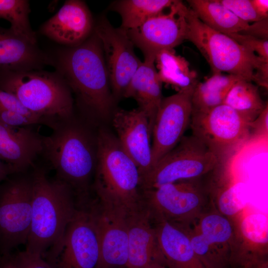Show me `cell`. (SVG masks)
I'll return each mask as SVG.
<instances>
[{
  "mask_svg": "<svg viewBox=\"0 0 268 268\" xmlns=\"http://www.w3.org/2000/svg\"><path fill=\"white\" fill-rule=\"evenodd\" d=\"M51 57L52 66L75 96L80 117L96 127L111 120L115 100L101 43L94 29L81 44L62 48Z\"/></svg>",
  "mask_w": 268,
  "mask_h": 268,
  "instance_id": "6da1fadb",
  "label": "cell"
},
{
  "mask_svg": "<svg viewBox=\"0 0 268 268\" xmlns=\"http://www.w3.org/2000/svg\"><path fill=\"white\" fill-rule=\"evenodd\" d=\"M97 128L74 115L58 122L43 138L42 155L55 171L56 178L70 188L78 206L88 204L93 199Z\"/></svg>",
  "mask_w": 268,
  "mask_h": 268,
  "instance_id": "7a4b0ae2",
  "label": "cell"
},
{
  "mask_svg": "<svg viewBox=\"0 0 268 268\" xmlns=\"http://www.w3.org/2000/svg\"><path fill=\"white\" fill-rule=\"evenodd\" d=\"M33 168L31 220L25 251L43 257L58 249L77 206L66 183L50 179L44 167Z\"/></svg>",
  "mask_w": 268,
  "mask_h": 268,
  "instance_id": "3957f363",
  "label": "cell"
},
{
  "mask_svg": "<svg viewBox=\"0 0 268 268\" xmlns=\"http://www.w3.org/2000/svg\"><path fill=\"white\" fill-rule=\"evenodd\" d=\"M97 137L95 198L105 206L131 211L141 204L139 170L116 135L104 125L98 127Z\"/></svg>",
  "mask_w": 268,
  "mask_h": 268,
  "instance_id": "277c9868",
  "label": "cell"
},
{
  "mask_svg": "<svg viewBox=\"0 0 268 268\" xmlns=\"http://www.w3.org/2000/svg\"><path fill=\"white\" fill-rule=\"evenodd\" d=\"M185 15L186 40L197 47L213 73L226 72L268 88V61L228 35L208 27L189 7Z\"/></svg>",
  "mask_w": 268,
  "mask_h": 268,
  "instance_id": "5b68a950",
  "label": "cell"
},
{
  "mask_svg": "<svg viewBox=\"0 0 268 268\" xmlns=\"http://www.w3.org/2000/svg\"><path fill=\"white\" fill-rule=\"evenodd\" d=\"M0 89L14 96L51 129L58 121L75 115L72 93L56 71H3L0 73Z\"/></svg>",
  "mask_w": 268,
  "mask_h": 268,
  "instance_id": "8992f818",
  "label": "cell"
},
{
  "mask_svg": "<svg viewBox=\"0 0 268 268\" xmlns=\"http://www.w3.org/2000/svg\"><path fill=\"white\" fill-rule=\"evenodd\" d=\"M205 177L141 191V203L151 219L194 225L212 206Z\"/></svg>",
  "mask_w": 268,
  "mask_h": 268,
  "instance_id": "52a82bcc",
  "label": "cell"
},
{
  "mask_svg": "<svg viewBox=\"0 0 268 268\" xmlns=\"http://www.w3.org/2000/svg\"><path fill=\"white\" fill-rule=\"evenodd\" d=\"M220 165L215 155L199 139L193 134L184 135L140 177V189H154L167 184L201 178Z\"/></svg>",
  "mask_w": 268,
  "mask_h": 268,
  "instance_id": "ba28073f",
  "label": "cell"
},
{
  "mask_svg": "<svg viewBox=\"0 0 268 268\" xmlns=\"http://www.w3.org/2000/svg\"><path fill=\"white\" fill-rule=\"evenodd\" d=\"M250 125L224 104L205 112L192 113L190 124L192 134L215 155L220 165L227 164L249 141Z\"/></svg>",
  "mask_w": 268,
  "mask_h": 268,
  "instance_id": "9c48e42d",
  "label": "cell"
},
{
  "mask_svg": "<svg viewBox=\"0 0 268 268\" xmlns=\"http://www.w3.org/2000/svg\"><path fill=\"white\" fill-rule=\"evenodd\" d=\"M31 173H14L0 183V256L26 245L32 213Z\"/></svg>",
  "mask_w": 268,
  "mask_h": 268,
  "instance_id": "30bf717a",
  "label": "cell"
},
{
  "mask_svg": "<svg viewBox=\"0 0 268 268\" xmlns=\"http://www.w3.org/2000/svg\"><path fill=\"white\" fill-rule=\"evenodd\" d=\"M99 242L90 204L77 209L58 249L44 259L54 268H96Z\"/></svg>",
  "mask_w": 268,
  "mask_h": 268,
  "instance_id": "8fae6325",
  "label": "cell"
},
{
  "mask_svg": "<svg viewBox=\"0 0 268 268\" xmlns=\"http://www.w3.org/2000/svg\"><path fill=\"white\" fill-rule=\"evenodd\" d=\"M187 6L175 0L167 13L150 18L139 27L127 31L134 46L143 53L144 60L154 61L157 53L174 49L186 40Z\"/></svg>",
  "mask_w": 268,
  "mask_h": 268,
  "instance_id": "7c38bea8",
  "label": "cell"
},
{
  "mask_svg": "<svg viewBox=\"0 0 268 268\" xmlns=\"http://www.w3.org/2000/svg\"><path fill=\"white\" fill-rule=\"evenodd\" d=\"M94 31L101 43L113 96L118 100L142 62L126 30L114 27L104 18L94 26Z\"/></svg>",
  "mask_w": 268,
  "mask_h": 268,
  "instance_id": "4fadbf2b",
  "label": "cell"
},
{
  "mask_svg": "<svg viewBox=\"0 0 268 268\" xmlns=\"http://www.w3.org/2000/svg\"><path fill=\"white\" fill-rule=\"evenodd\" d=\"M194 89L178 91L162 98L152 129V167L184 136L190 124Z\"/></svg>",
  "mask_w": 268,
  "mask_h": 268,
  "instance_id": "5bb4252c",
  "label": "cell"
},
{
  "mask_svg": "<svg viewBox=\"0 0 268 268\" xmlns=\"http://www.w3.org/2000/svg\"><path fill=\"white\" fill-rule=\"evenodd\" d=\"M90 206L99 242V257L96 268H126L128 260L129 212L102 205L95 198Z\"/></svg>",
  "mask_w": 268,
  "mask_h": 268,
  "instance_id": "9a60e30c",
  "label": "cell"
},
{
  "mask_svg": "<svg viewBox=\"0 0 268 268\" xmlns=\"http://www.w3.org/2000/svg\"><path fill=\"white\" fill-rule=\"evenodd\" d=\"M233 240L230 266L254 268L268 259V219L262 213L243 214L231 219Z\"/></svg>",
  "mask_w": 268,
  "mask_h": 268,
  "instance_id": "2e32d148",
  "label": "cell"
},
{
  "mask_svg": "<svg viewBox=\"0 0 268 268\" xmlns=\"http://www.w3.org/2000/svg\"><path fill=\"white\" fill-rule=\"evenodd\" d=\"M111 120L119 143L136 165L141 177L152 168L151 131L147 116L138 108L118 109Z\"/></svg>",
  "mask_w": 268,
  "mask_h": 268,
  "instance_id": "e0dca14e",
  "label": "cell"
},
{
  "mask_svg": "<svg viewBox=\"0 0 268 268\" xmlns=\"http://www.w3.org/2000/svg\"><path fill=\"white\" fill-rule=\"evenodd\" d=\"M94 27L91 13L85 2L68 0L42 25L40 32L52 40L70 47L85 41Z\"/></svg>",
  "mask_w": 268,
  "mask_h": 268,
  "instance_id": "ac0fdd59",
  "label": "cell"
},
{
  "mask_svg": "<svg viewBox=\"0 0 268 268\" xmlns=\"http://www.w3.org/2000/svg\"><path fill=\"white\" fill-rule=\"evenodd\" d=\"M34 126L12 127L0 122V159L12 174L27 172L42 154L44 136Z\"/></svg>",
  "mask_w": 268,
  "mask_h": 268,
  "instance_id": "d6986e66",
  "label": "cell"
},
{
  "mask_svg": "<svg viewBox=\"0 0 268 268\" xmlns=\"http://www.w3.org/2000/svg\"><path fill=\"white\" fill-rule=\"evenodd\" d=\"M151 221L160 252L158 262L168 268H204L192 247L190 227L166 220Z\"/></svg>",
  "mask_w": 268,
  "mask_h": 268,
  "instance_id": "ffe728a7",
  "label": "cell"
},
{
  "mask_svg": "<svg viewBox=\"0 0 268 268\" xmlns=\"http://www.w3.org/2000/svg\"><path fill=\"white\" fill-rule=\"evenodd\" d=\"M128 260L126 268H147L160 259L155 230L146 208L141 204L127 215Z\"/></svg>",
  "mask_w": 268,
  "mask_h": 268,
  "instance_id": "44dd1931",
  "label": "cell"
},
{
  "mask_svg": "<svg viewBox=\"0 0 268 268\" xmlns=\"http://www.w3.org/2000/svg\"><path fill=\"white\" fill-rule=\"evenodd\" d=\"M189 7L210 28L225 34H243L268 39V18L253 23L240 19L219 0H188Z\"/></svg>",
  "mask_w": 268,
  "mask_h": 268,
  "instance_id": "7402d4cb",
  "label": "cell"
},
{
  "mask_svg": "<svg viewBox=\"0 0 268 268\" xmlns=\"http://www.w3.org/2000/svg\"><path fill=\"white\" fill-rule=\"evenodd\" d=\"M52 65L51 57L36 44L17 35L10 28L0 26V73L40 70Z\"/></svg>",
  "mask_w": 268,
  "mask_h": 268,
  "instance_id": "603a6c76",
  "label": "cell"
},
{
  "mask_svg": "<svg viewBox=\"0 0 268 268\" xmlns=\"http://www.w3.org/2000/svg\"><path fill=\"white\" fill-rule=\"evenodd\" d=\"M154 64V61L144 60L134 74L123 94V97L132 98L137 102L138 108L147 117L151 133L163 98L162 83Z\"/></svg>",
  "mask_w": 268,
  "mask_h": 268,
  "instance_id": "cb8c5ba5",
  "label": "cell"
},
{
  "mask_svg": "<svg viewBox=\"0 0 268 268\" xmlns=\"http://www.w3.org/2000/svg\"><path fill=\"white\" fill-rule=\"evenodd\" d=\"M226 168L217 170L208 176L212 206L230 219L241 214L249 202L245 184L230 178Z\"/></svg>",
  "mask_w": 268,
  "mask_h": 268,
  "instance_id": "d4e9b609",
  "label": "cell"
},
{
  "mask_svg": "<svg viewBox=\"0 0 268 268\" xmlns=\"http://www.w3.org/2000/svg\"><path fill=\"white\" fill-rule=\"evenodd\" d=\"M194 225L230 266L233 240L232 220L211 206L201 216Z\"/></svg>",
  "mask_w": 268,
  "mask_h": 268,
  "instance_id": "484cf974",
  "label": "cell"
},
{
  "mask_svg": "<svg viewBox=\"0 0 268 268\" xmlns=\"http://www.w3.org/2000/svg\"><path fill=\"white\" fill-rule=\"evenodd\" d=\"M155 63L161 82L171 85L177 92L194 88L198 82L196 71L191 69L187 60L177 55L174 49L159 52Z\"/></svg>",
  "mask_w": 268,
  "mask_h": 268,
  "instance_id": "4316f807",
  "label": "cell"
},
{
  "mask_svg": "<svg viewBox=\"0 0 268 268\" xmlns=\"http://www.w3.org/2000/svg\"><path fill=\"white\" fill-rule=\"evenodd\" d=\"M236 75L213 73L203 82H198L192 96V113L207 111L223 104L229 90L238 80Z\"/></svg>",
  "mask_w": 268,
  "mask_h": 268,
  "instance_id": "83f0119b",
  "label": "cell"
},
{
  "mask_svg": "<svg viewBox=\"0 0 268 268\" xmlns=\"http://www.w3.org/2000/svg\"><path fill=\"white\" fill-rule=\"evenodd\" d=\"M223 104L234 110L249 123L253 122L268 105L263 100L258 85L243 79L233 84Z\"/></svg>",
  "mask_w": 268,
  "mask_h": 268,
  "instance_id": "f1b7e54d",
  "label": "cell"
},
{
  "mask_svg": "<svg viewBox=\"0 0 268 268\" xmlns=\"http://www.w3.org/2000/svg\"><path fill=\"white\" fill-rule=\"evenodd\" d=\"M174 0H121L112 6L121 16L122 29L128 31L139 27L147 20L170 8Z\"/></svg>",
  "mask_w": 268,
  "mask_h": 268,
  "instance_id": "f546056e",
  "label": "cell"
},
{
  "mask_svg": "<svg viewBox=\"0 0 268 268\" xmlns=\"http://www.w3.org/2000/svg\"><path fill=\"white\" fill-rule=\"evenodd\" d=\"M29 2L27 0H0V19L10 23V29L17 35L33 44L37 37L29 20Z\"/></svg>",
  "mask_w": 268,
  "mask_h": 268,
  "instance_id": "4dcf8cb0",
  "label": "cell"
},
{
  "mask_svg": "<svg viewBox=\"0 0 268 268\" xmlns=\"http://www.w3.org/2000/svg\"><path fill=\"white\" fill-rule=\"evenodd\" d=\"M193 249L204 268H228L229 263L193 225L189 227Z\"/></svg>",
  "mask_w": 268,
  "mask_h": 268,
  "instance_id": "1f68e13d",
  "label": "cell"
},
{
  "mask_svg": "<svg viewBox=\"0 0 268 268\" xmlns=\"http://www.w3.org/2000/svg\"><path fill=\"white\" fill-rule=\"evenodd\" d=\"M220 2L236 16L248 23L263 19L255 10L251 0H219Z\"/></svg>",
  "mask_w": 268,
  "mask_h": 268,
  "instance_id": "d6a6232c",
  "label": "cell"
},
{
  "mask_svg": "<svg viewBox=\"0 0 268 268\" xmlns=\"http://www.w3.org/2000/svg\"><path fill=\"white\" fill-rule=\"evenodd\" d=\"M227 35L251 50L262 59L268 62V39L243 34H231Z\"/></svg>",
  "mask_w": 268,
  "mask_h": 268,
  "instance_id": "836d02e7",
  "label": "cell"
},
{
  "mask_svg": "<svg viewBox=\"0 0 268 268\" xmlns=\"http://www.w3.org/2000/svg\"><path fill=\"white\" fill-rule=\"evenodd\" d=\"M0 110L14 111L37 120L41 125L48 126L47 122L44 119L29 111L14 96L0 89Z\"/></svg>",
  "mask_w": 268,
  "mask_h": 268,
  "instance_id": "e575fe53",
  "label": "cell"
},
{
  "mask_svg": "<svg viewBox=\"0 0 268 268\" xmlns=\"http://www.w3.org/2000/svg\"><path fill=\"white\" fill-rule=\"evenodd\" d=\"M15 254L18 268H54L41 256L26 251Z\"/></svg>",
  "mask_w": 268,
  "mask_h": 268,
  "instance_id": "d590c367",
  "label": "cell"
},
{
  "mask_svg": "<svg viewBox=\"0 0 268 268\" xmlns=\"http://www.w3.org/2000/svg\"><path fill=\"white\" fill-rule=\"evenodd\" d=\"M268 132V106L250 125L249 140L267 137Z\"/></svg>",
  "mask_w": 268,
  "mask_h": 268,
  "instance_id": "8d00e7d4",
  "label": "cell"
},
{
  "mask_svg": "<svg viewBox=\"0 0 268 268\" xmlns=\"http://www.w3.org/2000/svg\"><path fill=\"white\" fill-rule=\"evenodd\" d=\"M251 1L256 12L263 18H268V0H251Z\"/></svg>",
  "mask_w": 268,
  "mask_h": 268,
  "instance_id": "74e56055",
  "label": "cell"
},
{
  "mask_svg": "<svg viewBox=\"0 0 268 268\" xmlns=\"http://www.w3.org/2000/svg\"><path fill=\"white\" fill-rule=\"evenodd\" d=\"M0 268H18L16 254L11 253L0 256Z\"/></svg>",
  "mask_w": 268,
  "mask_h": 268,
  "instance_id": "f35d334b",
  "label": "cell"
},
{
  "mask_svg": "<svg viewBox=\"0 0 268 268\" xmlns=\"http://www.w3.org/2000/svg\"><path fill=\"white\" fill-rule=\"evenodd\" d=\"M12 174L10 167L0 159V183Z\"/></svg>",
  "mask_w": 268,
  "mask_h": 268,
  "instance_id": "ab89813d",
  "label": "cell"
},
{
  "mask_svg": "<svg viewBox=\"0 0 268 268\" xmlns=\"http://www.w3.org/2000/svg\"><path fill=\"white\" fill-rule=\"evenodd\" d=\"M147 268H168L166 266L163 264L155 261L152 263Z\"/></svg>",
  "mask_w": 268,
  "mask_h": 268,
  "instance_id": "60d3db41",
  "label": "cell"
},
{
  "mask_svg": "<svg viewBox=\"0 0 268 268\" xmlns=\"http://www.w3.org/2000/svg\"><path fill=\"white\" fill-rule=\"evenodd\" d=\"M254 268H268V260L266 259L259 263Z\"/></svg>",
  "mask_w": 268,
  "mask_h": 268,
  "instance_id": "b9f144b4",
  "label": "cell"
},
{
  "mask_svg": "<svg viewBox=\"0 0 268 268\" xmlns=\"http://www.w3.org/2000/svg\"><path fill=\"white\" fill-rule=\"evenodd\" d=\"M245 268V267H238V268Z\"/></svg>",
  "mask_w": 268,
  "mask_h": 268,
  "instance_id": "7bdbcfd3",
  "label": "cell"
}]
</instances>
